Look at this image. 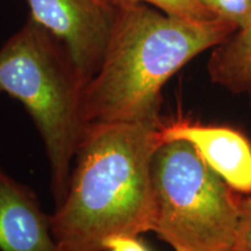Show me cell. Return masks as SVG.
<instances>
[{"instance_id": "6da1fadb", "label": "cell", "mask_w": 251, "mask_h": 251, "mask_svg": "<svg viewBox=\"0 0 251 251\" xmlns=\"http://www.w3.org/2000/svg\"><path fill=\"white\" fill-rule=\"evenodd\" d=\"M162 124L86 125L68 194L50 216L59 251H105L113 236L151 231V161Z\"/></svg>"}, {"instance_id": "7a4b0ae2", "label": "cell", "mask_w": 251, "mask_h": 251, "mask_svg": "<svg viewBox=\"0 0 251 251\" xmlns=\"http://www.w3.org/2000/svg\"><path fill=\"white\" fill-rule=\"evenodd\" d=\"M219 18L191 20L144 2H119L101 64L81 98L85 125L161 124L162 89L184 65L233 34Z\"/></svg>"}, {"instance_id": "3957f363", "label": "cell", "mask_w": 251, "mask_h": 251, "mask_svg": "<svg viewBox=\"0 0 251 251\" xmlns=\"http://www.w3.org/2000/svg\"><path fill=\"white\" fill-rule=\"evenodd\" d=\"M87 80L64 43L30 17L0 48V92L18 99L35 122L50 162L57 207L68 194L85 122Z\"/></svg>"}, {"instance_id": "277c9868", "label": "cell", "mask_w": 251, "mask_h": 251, "mask_svg": "<svg viewBox=\"0 0 251 251\" xmlns=\"http://www.w3.org/2000/svg\"><path fill=\"white\" fill-rule=\"evenodd\" d=\"M151 231L175 251H230L240 198L190 142H163L151 161Z\"/></svg>"}, {"instance_id": "5b68a950", "label": "cell", "mask_w": 251, "mask_h": 251, "mask_svg": "<svg viewBox=\"0 0 251 251\" xmlns=\"http://www.w3.org/2000/svg\"><path fill=\"white\" fill-rule=\"evenodd\" d=\"M30 17L64 43L89 81L101 64L119 13L118 0H26Z\"/></svg>"}, {"instance_id": "8992f818", "label": "cell", "mask_w": 251, "mask_h": 251, "mask_svg": "<svg viewBox=\"0 0 251 251\" xmlns=\"http://www.w3.org/2000/svg\"><path fill=\"white\" fill-rule=\"evenodd\" d=\"M161 135L163 142H190L209 168L234 191L251 194V143L240 131L178 120L162 125Z\"/></svg>"}, {"instance_id": "52a82bcc", "label": "cell", "mask_w": 251, "mask_h": 251, "mask_svg": "<svg viewBox=\"0 0 251 251\" xmlns=\"http://www.w3.org/2000/svg\"><path fill=\"white\" fill-rule=\"evenodd\" d=\"M0 250L59 251L35 196L0 169Z\"/></svg>"}, {"instance_id": "ba28073f", "label": "cell", "mask_w": 251, "mask_h": 251, "mask_svg": "<svg viewBox=\"0 0 251 251\" xmlns=\"http://www.w3.org/2000/svg\"><path fill=\"white\" fill-rule=\"evenodd\" d=\"M207 68L213 83L229 92H251V18L213 48Z\"/></svg>"}, {"instance_id": "9c48e42d", "label": "cell", "mask_w": 251, "mask_h": 251, "mask_svg": "<svg viewBox=\"0 0 251 251\" xmlns=\"http://www.w3.org/2000/svg\"><path fill=\"white\" fill-rule=\"evenodd\" d=\"M118 2H144L161 9L166 14L191 20L215 18L198 0H118Z\"/></svg>"}, {"instance_id": "30bf717a", "label": "cell", "mask_w": 251, "mask_h": 251, "mask_svg": "<svg viewBox=\"0 0 251 251\" xmlns=\"http://www.w3.org/2000/svg\"><path fill=\"white\" fill-rule=\"evenodd\" d=\"M213 17L243 26L251 18V0H198Z\"/></svg>"}, {"instance_id": "8fae6325", "label": "cell", "mask_w": 251, "mask_h": 251, "mask_svg": "<svg viewBox=\"0 0 251 251\" xmlns=\"http://www.w3.org/2000/svg\"><path fill=\"white\" fill-rule=\"evenodd\" d=\"M230 251H251V194L240 199V214Z\"/></svg>"}, {"instance_id": "7c38bea8", "label": "cell", "mask_w": 251, "mask_h": 251, "mask_svg": "<svg viewBox=\"0 0 251 251\" xmlns=\"http://www.w3.org/2000/svg\"><path fill=\"white\" fill-rule=\"evenodd\" d=\"M105 251H149L137 236H113L103 242Z\"/></svg>"}, {"instance_id": "4fadbf2b", "label": "cell", "mask_w": 251, "mask_h": 251, "mask_svg": "<svg viewBox=\"0 0 251 251\" xmlns=\"http://www.w3.org/2000/svg\"><path fill=\"white\" fill-rule=\"evenodd\" d=\"M249 94H250V97H251V92H250V93H249Z\"/></svg>"}]
</instances>
